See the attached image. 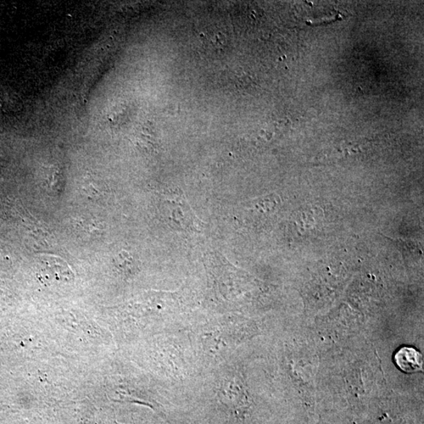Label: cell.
Wrapping results in <instances>:
<instances>
[{
	"label": "cell",
	"mask_w": 424,
	"mask_h": 424,
	"mask_svg": "<svg viewBox=\"0 0 424 424\" xmlns=\"http://www.w3.org/2000/svg\"><path fill=\"white\" fill-rule=\"evenodd\" d=\"M394 362L401 371L406 373H415L423 370L422 355L414 348H401L394 355Z\"/></svg>",
	"instance_id": "cell-1"
}]
</instances>
